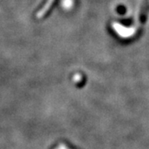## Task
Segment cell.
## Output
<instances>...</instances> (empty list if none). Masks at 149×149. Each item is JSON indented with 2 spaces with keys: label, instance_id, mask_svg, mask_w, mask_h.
I'll return each instance as SVG.
<instances>
[{
  "label": "cell",
  "instance_id": "cell-2",
  "mask_svg": "<svg viewBox=\"0 0 149 149\" xmlns=\"http://www.w3.org/2000/svg\"><path fill=\"white\" fill-rule=\"evenodd\" d=\"M53 2H54V0H47V2L46 5L44 6L42 8V9H41V10L39 11V12L37 13V18H42V17L46 14V13L47 12L48 9L52 7V3H53Z\"/></svg>",
  "mask_w": 149,
  "mask_h": 149
},
{
  "label": "cell",
  "instance_id": "cell-1",
  "mask_svg": "<svg viewBox=\"0 0 149 149\" xmlns=\"http://www.w3.org/2000/svg\"><path fill=\"white\" fill-rule=\"evenodd\" d=\"M149 10V2L148 0H145L143 4L140 8V12H139V22L141 25H143L147 21L148 17V13Z\"/></svg>",
  "mask_w": 149,
  "mask_h": 149
}]
</instances>
